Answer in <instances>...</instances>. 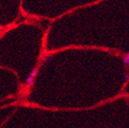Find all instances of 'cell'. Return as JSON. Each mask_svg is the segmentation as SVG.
I'll return each mask as SVG.
<instances>
[{
    "instance_id": "cell-1",
    "label": "cell",
    "mask_w": 129,
    "mask_h": 128,
    "mask_svg": "<svg viewBox=\"0 0 129 128\" xmlns=\"http://www.w3.org/2000/svg\"><path fill=\"white\" fill-rule=\"evenodd\" d=\"M36 75H37V69H33L31 71V73L29 74V76L26 78V81H25V85H26L27 88H30L32 84H33V81H34V78Z\"/></svg>"
},
{
    "instance_id": "cell-2",
    "label": "cell",
    "mask_w": 129,
    "mask_h": 128,
    "mask_svg": "<svg viewBox=\"0 0 129 128\" xmlns=\"http://www.w3.org/2000/svg\"><path fill=\"white\" fill-rule=\"evenodd\" d=\"M123 62L125 66H129V52L127 53V54L125 56V57L123 58Z\"/></svg>"
}]
</instances>
